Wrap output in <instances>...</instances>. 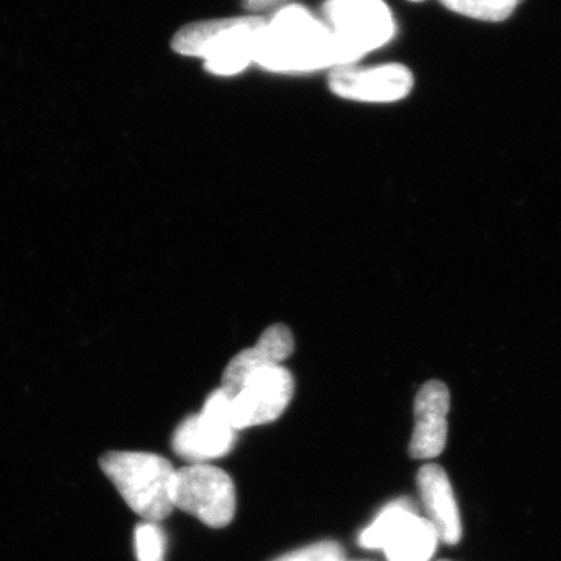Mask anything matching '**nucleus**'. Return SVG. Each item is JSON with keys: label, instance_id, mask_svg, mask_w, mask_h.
I'll list each match as a JSON object with an SVG mask.
<instances>
[{"label": "nucleus", "instance_id": "3", "mask_svg": "<svg viewBox=\"0 0 561 561\" xmlns=\"http://www.w3.org/2000/svg\"><path fill=\"white\" fill-rule=\"evenodd\" d=\"M102 471L144 522L161 523L173 512L175 468L151 453L110 451L101 457Z\"/></svg>", "mask_w": 561, "mask_h": 561}, {"label": "nucleus", "instance_id": "8", "mask_svg": "<svg viewBox=\"0 0 561 561\" xmlns=\"http://www.w3.org/2000/svg\"><path fill=\"white\" fill-rule=\"evenodd\" d=\"M295 381L283 365L253 373L231 398V421L236 431L278 420L294 398Z\"/></svg>", "mask_w": 561, "mask_h": 561}, {"label": "nucleus", "instance_id": "17", "mask_svg": "<svg viewBox=\"0 0 561 561\" xmlns=\"http://www.w3.org/2000/svg\"><path fill=\"white\" fill-rule=\"evenodd\" d=\"M412 2H421V0H412Z\"/></svg>", "mask_w": 561, "mask_h": 561}, {"label": "nucleus", "instance_id": "20", "mask_svg": "<svg viewBox=\"0 0 561 561\" xmlns=\"http://www.w3.org/2000/svg\"><path fill=\"white\" fill-rule=\"evenodd\" d=\"M343 561H345V560H343Z\"/></svg>", "mask_w": 561, "mask_h": 561}, {"label": "nucleus", "instance_id": "15", "mask_svg": "<svg viewBox=\"0 0 561 561\" xmlns=\"http://www.w3.org/2000/svg\"><path fill=\"white\" fill-rule=\"evenodd\" d=\"M273 561H343V548L337 541H320Z\"/></svg>", "mask_w": 561, "mask_h": 561}, {"label": "nucleus", "instance_id": "1", "mask_svg": "<svg viewBox=\"0 0 561 561\" xmlns=\"http://www.w3.org/2000/svg\"><path fill=\"white\" fill-rule=\"evenodd\" d=\"M254 62L275 72L335 68L331 28L305 7H284L261 28L254 46Z\"/></svg>", "mask_w": 561, "mask_h": 561}, {"label": "nucleus", "instance_id": "19", "mask_svg": "<svg viewBox=\"0 0 561 561\" xmlns=\"http://www.w3.org/2000/svg\"><path fill=\"white\" fill-rule=\"evenodd\" d=\"M519 2H523V0H519Z\"/></svg>", "mask_w": 561, "mask_h": 561}, {"label": "nucleus", "instance_id": "4", "mask_svg": "<svg viewBox=\"0 0 561 561\" xmlns=\"http://www.w3.org/2000/svg\"><path fill=\"white\" fill-rule=\"evenodd\" d=\"M323 11L334 38L335 68L359 61L390 43L397 33L393 14L383 0H327Z\"/></svg>", "mask_w": 561, "mask_h": 561}, {"label": "nucleus", "instance_id": "12", "mask_svg": "<svg viewBox=\"0 0 561 561\" xmlns=\"http://www.w3.org/2000/svg\"><path fill=\"white\" fill-rule=\"evenodd\" d=\"M421 501L427 519L434 524L440 541L454 546L461 540V522L448 474L437 463H426L416 474Z\"/></svg>", "mask_w": 561, "mask_h": 561}, {"label": "nucleus", "instance_id": "7", "mask_svg": "<svg viewBox=\"0 0 561 561\" xmlns=\"http://www.w3.org/2000/svg\"><path fill=\"white\" fill-rule=\"evenodd\" d=\"M231 398L219 389L213 391L198 415L190 416L173 432L176 456L194 463L220 459L231 451L236 431L231 421Z\"/></svg>", "mask_w": 561, "mask_h": 561}, {"label": "nucleus", "instance_id": "9", "mask_svg": "<svg viewBox=\"0 0 561 561\" xmlns=\"http://www.w3.org/2000/svg\"><path fill=\"white\" fill-rule=\"evenodd\" d=\"M330 90L350 101L389 103L411 94L413 73L402 65H382L376 68H335L328 77Z\"/></svg>", "mask_w": 561, "mask_h": 561}, {"label": "nucleus", "instance_id": "14", "mask_svg": "<svg viewBox=\"0 0 561 561\" xmlns=\"http://www.w3.org/2000/svg\"><path fill=\"white\" fill-rule=\"evenodd\" d=\"M168 537L160 523L142 522L135 529V553L138 561H164Z\"/></svg>", "mask_w": 561, "mask_h": 561}, {"label": "nucleus", "instance_id": "2", "mask_svg": "<svg viewBox=\"0 0 561 561\" xmlns=\"http://www.w3.org/2000/svg\"><path fill=\"white\" fill-rule=\"evenodd\" d=\"M260 16L194 22L175 33L172 49L205 60L214 76H236L254 61V46L264 27Z\"/></svg>", "mask_w": 561, "mask_h": 561}, {"label": "nucleus", "instance_id": "5", "mask_svg": "<svg viewBox=\"0 0 561 561\" xmlns=\"http://www.w3.org/2000/svg\"><path fill=\"white\" fill-rule=\"evenodd\" d=\"M438 531L419 515L415 502L402 497L390 502L359 535L365 549H381L389 561H431L437 551Z\"/></svg>", "mask_w": 561, "mask_h": 561}, {"label": "nucleus", "instance_id": "11", "mask_svg": "<svg viewBox=\"0 0 561 561\" xmlns=\"http://www.w3.org/2000/svg\"><path fill=\"white\" fill-rule=\"evenodd\" d=\"M294 348V335L289 328L284 324H272L262 332L260 342L253 348L243 350L238 356L232 357L225 368L220 389L228 397H236L253 373L280 365V362L289 359Z\"/></svg>", "mask_w": 561, "mask_h": 561}, {"label": "nucleus", "instance_id": "18", "mask_svg": "<svg viewBox=\"0 0 561 561\" xmlns=\"http://www.w3.org/2000/svg\"><path fill=\"white\" fill-rule=\"evenodd\" d=\"M438 561H451V560H438Z\"/></svg>", "mask_w": 561, "mask_h": 561}, {"label": "nucleus", "instance_id": "6", "mask_svg": "<svg viewBox=\"0 0 561 561\" xmlns=\"http://www.w3.org/2000/svg\"><path fill=\"white\" fill-rule=\"evenodd\" d=\"M173 507L190 513L213 529L234 519L236 486L228 472L208 463L175 470L172 482Z\"/></svg>", "mask_w": 561, "mask_h": 561}, {"label": "nucleus", "instance_id": "13", "mask_svg": "<svg viewBox=\"0 0 561 561\" xmlns=\"http://www.w3.org/2000/svg\"><path fill=\"white\" fill-rule=\"evenodd\" d=\"M446 9L461 16L486 22H502L515 13L519 0H440Z\"/></svg>", "mask_w": 561, "mask_h": 561}, {"label": "nucleus", "instance_id": "10", "mask_svg": "<svg viewBox=\"0 0 561 561\" xmlns=\"http://www.w3.org/2000/svg\"><path fill=\"white\" fill-rule=\"evenodd\" d=\"M451 394L440 381H430L421 387L415 398V430L409 456L416 460H431L440 456L448 440V413Z\"/></svg>", "mask_w": 561, "mask_h": 561}, {"label": "nucleus", "instance_id": "16", "mask_svg": "<svg viewBox=\"0 0 561 561\" xmlns=\"http://www.w3.org/2000/svg\"><path fill=\"white\" fill-rule=\"evenodd\" d=\"M276 0H243V7L247 10L257 11L262 9H267L272 3H275Z\"/></svg>", "mask_w": 561, "mask_h": 561}]
</instances>
